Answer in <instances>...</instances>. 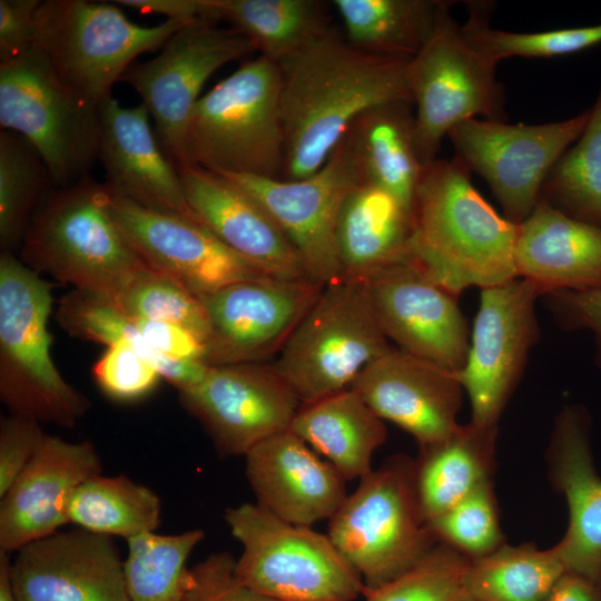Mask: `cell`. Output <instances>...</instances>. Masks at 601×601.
Masks as SVG:
<instances>
[{
	"mask_svg": "<svg viewBox=\"0 0 601 601\" xmlns=\"http://www.w3.org/2000/svg\"><path fill=\"white\" fill-rule=\"evenodd\" d=\"M408 61L365 52L334 26L279 61L285 137L282 179L298 180L316 173L352 121L368 108L413 101Z\"/></svg>",
	"mask_w": 601,
	"mask_h": 601,
	"instance_id": "cell-1",
	"label": "cell"
},
{
	"mask_svg": "<svg viewBox=\"0 0 601 601\" xmlns=\"http://www.w3.org/2000/svg\"><path fill=\"white\" fill-rule=\"evenodd\" d=\"M411 260L457 296L519 278L518 224L500 216L456 158L424 166L412 205Z\"/></svg>",
	"mask_w": 601,
	"mask_h": 601,
	"instance_id": "cell-2",
	"label": "cell"
},
{
	"mask_svg": "<svg viewBox=\"0 0 601 601\" xmlns=\"http://www.w3.org/2000/svg\"><path fill=\"white\" fill-rule=\"evenodd\" d=\"M110 190L87 176L55 187L20 246V259L76 289L117 300L148 265L128 243L109 213Z\"/></svg>",
	"mask_w": 601,
	"mask_h": 601,
	"instance_id": "cell-3",
	"label": "cell"
},
{
	"mask_svg": "<svg viewBox=\"0 0 601 601\" xmlns=\"http://www.w3.org/2000/svg\"><path fill=\"white\" fill-rule=\"evenodd\" d=\"M185 156L187 165L220 175L282 179L278 65L258 56L200 96L186 128Z\"/></svg>",
	"mask_w": 601,
	"mask_h": 601,
	"instance_id": "cell-4",
	"label": "cell"
},
{
	"mask_svg": "<svg viewBox=\"0 0 601 601\" xmlns=\"http://www.w3.org/2000/svg\"><path fill=\"white\" fill-rule=\"evenodd\" d=\"M52 287L13 253L0 255V398L40 424L75 427L91 407L51 357Z\"/></svg>",
	"mask_w": 601,
	"mask_h": 601,
	"instance_id": "cell-5",
	"label": "cell"
},
{
	"mask_svg": "<svg viewBox=\"0 0 601 601\" xmlns=\"http://www.w3.org/2000/svg\"><path fill=\"white\" fill-rule=\"evenodd\" d=\"M0 126L38 151L55 187L90 176L98 161L100 105L62 82L37 46L0 62Z\"/></svg>",
	"mask_w": 601,
	"mask_h": 601,
	"instance_id": "cell-6",
	"label": "cell"
},
{
	"mask_svg": "<svg viewBox=\"0 0 601 601\" xmlns=\"http://www.w3.org/2000/svg\"><path fill=\"white\" fill-rule=\"evenodd\" d=\"M224 519L242 545L237 578L276 601H353L364 582L327 534L288 523L256 503L227 508Z\"/></svg>",
	"mask_w": 601,
	"mask_h": 601,
	"instance_id": "cell-7",
	"label": "cell"
},
{
	"mask_svg": "<svg viewBox=\"0 0 601 601\" xmlns=\"http://www.w3.org/2000/svg\"><path fill=\"white\" fill-rule=\"evenodd\" d=\"M326 534L365 588L416 564L439 542L418 509L414 462L396 455L362 477L328 520Z\"/></svg>",
	"mask_w": 601,
	"mask_h": 601,
	"instance_id": "cell-8",
	"label": "cell"
},
{
	"mask_svg": "<svg viewBox=\"0 0 601 601\" xmlns=\"http://www.w3.org/2000/svg\"><path fill=\"white\" fill-rule=\"evenodd\" d=\"M189 23L142 27L112 1L45 0L35 17V46L62 82L100 105L138 56L162 48Z\"/></svg>",
	"mask_w": 601,
	"mask_h": 601,
	"instance_id": "cell-9",
	"label": "cell"
},
{
	"mask_svg": "<svg viewBox=\"0 0 601 601\" xmlns=\"http://www.w3.org/2000/svg\"><path fill=\"white\" fill-rule=\"evenodd\" d=\"M391 347L364 283L323 287L272 365L302 404L351 387Z\"/></svg>",
	"mask_w": 601,
	"mask_h": 601,
	"instance_id": "cell-10",
	"label": "cell"
},
{
	"mask_svg": "<svg viewBox=\"0 0 601 601\" xmlns=\"http://www.w3.org/2000/svg\"><path fill=\"white\" fill-rule=\"evenodd\" d=\"M442 1L432 33L407 65L415 115V144L423 166L436 159L442 139L459 124L483 116L504 118V93L495 66L465 41Z\"/></svg>",
	"mask_w": 601,
	"mask_h": 601,
	"instance_id": "cell-11",
	"label": "cell"
},
{
	"mask_svg": "<svg viewBox=\"0 0 601 601\" xmlns=\"http://www.w3.org/2000/svg\"><path fill=\"white\" fill-rule=\"evenodd\" d=\"M589 116L590 109L543 125L473 118L455 126L447 137L455 158L486 180L505 218L520 224L533 211L550 171L580 137Z\"/></svg>",
	"mask_w": 601,
	"mask_h": 601,
	"instance_id": "cell-12",
	"label": "cell"
},
{
	"mask_svg": "<svg viewBox=\"0 0 601 601\" xmlns=\"http://www.w3.org/2000/svg\"><path fill=\"white\" fill-rule=\"evenodd\" d=\"M254 51L236 29L199 20L178 30L152 59L132 63L120 78L141 97L177 169L187 166L185 134L201 88L223 66Z\"/></svg>",
	"mask_w": 601,
	"mask_h": 601,
	"instance_id": "cell-13",
	"label": "cell"
},
{
	"mask_svg": "<svg viewBox=\"0 0 601 601\" xmlns=\"http://www.w3.org/2000/svg\"><path fill=\"white\" fill-rule=\"evenodd\" d=\"M324 286L265 276L199 296L208 323L204 363H258L278 354Z\"/></svg>",
	"mask_w": 601,
	"mask_h": 601,
	"instance_id": "cell-14",
	"label": "cell"
},
{
	"mask_svg": "<svg viewBox=\"0 0 601 601\" xmlns=\"http://www.w3.org/2000/svg\"><path fill=\"white\" fill-rule=\"evenodd\" d=\"M541 294L520 277L481 289L467 357L456 372L471 402L472 423L497 426L538 336L534 304Z\"/></svg>",
	"mask_w": 601,
	"mask_h": 601,
	"instance_id": "cell-15",
	"label": "cell"
},
{
	"mask_svg": "<svg viewBox=\"0 0 601 601\" xmlns=\"http://www.w3.org/2000/svg\"><path fill=\"white\" fill-rule=\"evenodd\" d=\"M179 401L220 457L245 456L288 430L302 404L274 366L262 362L210 366L200 383L179 393Z\"/></svg>",
	"mask_w": 601,
	"mask_h": 601,
	"instance_id": "cell-16",
	"label": "cell"
},
{
	"mask_svg": "<svg viewBox=\"0 0 601 601\" xmlns=\"http://www.w3.org/2000/svg\"><path fill=\"white\" fill-rule=\"evenodd\" d=\"M221 176L248 193L273 217L296 248L311 279L324 285L339 280L337 220L345 198L358 185L341 144L316 173L303 179Z\"/></svg>",
	"mask_w": 601,
	"mask_h": 601,
	"instance_id": "cell-17",
	"label": "cell"
},
{
	"mask_svg": "<svg viewBox=\"0 0 601 601\" xmlns=\"http://www.w3.org/2000/svg\"><path fill=\"white\" fill-rule=\"evenodd\" d=\"M109 213L150 268L197 297L239 280L270 276L198 221L141 206L111 191Z\"/></svg>",
	"mask_w": 601,
	"mask_h": 601,
	"instance_id": "cell-18",
	"label": "cell"
},
{
	"mask_svg": "<svg viewBox=\"0 0 601 601\" xmlns=\"http://www.w3.org/2000/svg\"><path fill=\"white\" fill-rule=\"evenodd\" d=\"M365 285L384 335L398 349L452 372L463 367L469 328L456 296L431 280L411 257Z\"/></svg>",
	"mask_w": 601,
	"mask_h": 601,
	"instance_id": "cell-19",
	"label": "cell"
},
{
	"mask_svg": "<svg viewBox=\"0 0 601 601\" xmlns=\"http://www.w3.org/2000/svg\"><path fill=\"white\" fill-rule=\"evenodd\" d=\"M16 553L10 578L18 601H130L112 536L76 528Z\"/></svg>",
	"mask_w": 601,
	"mask_h": 601,
	"instance_id": "cell-20",
	"label": "cell"
},
{
	"mask_svg": "<svg viewBox=\"0 0 601 601\" xmlns=\"http://www.w3.org/2000/svg\"><path fill=\"white\" fill-rule=\"evenodd\" d=\"M382 418L411 434L420 447L457 427L462 386L456 372L391 346L368 363L351 385Z\"/></svg>",
	"mask_w": 601,
	"mask_h": 601,
	"instance_id": "cell-21",
	"label": "cell"
},
{
	"mask_svg": "<svg viewBox=\"0 0 601 601\" xmlns=\"http://www.w3.org/2000/svg\"><path fill=\"white\" fill-rule=\"evenodd\" d=\"M102 473L101 459L87 440L69 442L47 434L35 457L0 497V551L17 552L68 523L73 491Z\"/></svg>",
	"mask_w": 601,
	"mask_h": 601,
	"instance_id": "cell-22",
	"label": "cell"
},
{
	"mask_svg": "<svg viewBox=\"0 0 601 601\" xmlns=\"http://www.w3.org/2000/svg\"><path fill=\"white\" fill-rule=\"evenodd\" d=\"M150 118L144 104L122 107L114 97L100 104L98 161L105 169V184L112 194L141 206L200 223L188 204L179 170L162 149Z\"/></svg>",
	"mask_w": 601,
	"mask_h": 601,
	"instance_id": "cell-23",
	"label": "cell"
},
{
	"mask_svg": "<svg viewBox=\"0 0 601 601\" xmlns=\"http://www.w3.org/2000/svg\"><path fill=\"white\" fill-rule=\"evenodd\" d=\"M256 504L302 526L329 520L347 496L346 480L289 428L245 454Z\"/></svg>",
	"mask_w": 601,
	"mask_h": 601,
	"instance_id": "cell-24",
	"label": "cell"
},
{
	"mask_svg": "<svg viewBox=\"0 0 601 601\" xmlns=\"http://www.w3.org/2000/svg\"><path fill=\"white\" fill-rule=\"evenodd\" d=\"M179 170L197 219L231 250L270 276L309 278L288 237L248 193L226 177L187 165Z\"/></svg>",
	"mask_w": 601,
	"mask_h": 601,
	"instance_id": "cell-25",
	"label": "cell"
},
{
	"mask_svg": "<svg viewBox=\"0 0 601 601\" xmlns=\"http://www.w3.org/2000/svg\"><path fill=\"white\" fill-rule=\"evenodd\" d=\"M591 453L587 413L578 406L564 408L553 431L550 471L565 496L569 525L555 546L568 572L601 585V477Z\"/></svg>",
	"mask_w": 601,
	"mask_h": 601,
	"instance_id": "cell-26",
	"label": "cell"
},
{
	"mask_svg": "<svg viewBox=\"0 0 601 601\" xmlns=\"http://www.w3.org/2000/svg\"><path fill=\"white\" fill-rule=\"evenodd\" d=\"M518 276L542 293L601 286V227L574 218L540 198L518 224Z\"/></svg>",
	"mask_w": 601,
	"mask_h": 601,
	"instance_id": "cell-27",
	"label": "cell"
},
{
	"mask_svg": "<svg viewBox=\"0 0 601 601\" xmlns=\"http://www.w3.org/2000/svg\"><path fill=\"white\" fill-rule=\"evenodd\" d=\"M412 231V211L398 198L374 185H356L337 220L339 280L365 284L408 259Z\"/></svg>",
	"mask_w": 601,
	"mask_h": 601,
	"instance_id": "cell-28",
	"label": "cell"
},
{
	"mask_svg": "<svg viewBox=\"0 0 601 601\" xmlns=\"http://www.w3.org/2000/svg\"><path fill=\"white\" fill-rule=\"evenodd\" d=\"M413 101L396 100L358 115L342 137L358 184L381 187L411 211L422 165L415 144Z\"/></svg>",
	"mask_w": 601,
	"mask_h": 601,
	"instance_id": "cell-29",
	"label": "cell"
},
{
	"mask_svg": "<svg viewBox=\"0 0 601 601\" xmlns=\"http://www.w3.org/2000/svg\"><path fill=\"white\" fill-rule=\"evenodd\" d=\"M289 430L347 481L361 480L387 431L383 420L352 387L300 404Z\"/></svg>",
	"mask_w": 601,
	"mask_h": 601,
	"instance_id": "cell-30",
	"label": "cell"
},
{
	"mask_svg": "<svg viewBox=\"0 0 601 601\" xmlns=\"http://www.w3.org/2000/svg\"><path fill=\"white\" fill-rule=\"evenodd\" d=\"M496 435L497 426L470 422L446 439L420 447L414 486L425 523L490 480Z\"/></svg>",
	"mask_w": 601,
	"mask_h": 601,
	"instance_id": "cell-31",
	"label": "cell"
},
{
	"mask_svg": "<svg viewBox=\"0 0 601 601\" xmlns=\"http://www.w3.org/2000/svg\"><path fill=\"white\" fill-rule=\"evenodd\" d=\"M214 16L243 33L276 63L328 31L331 2L322 0H211Z\"/></svg>",
	"mask_w": 601,
	"mask_h": 601,
	"instance_id": "cell-32",
	"label": "cell"
},
{
	"mask_svg": "<svg viewBox=\"0 0 601 601\" xmlns=\"http://www.w3.org/2000/svg\"><path fill=\"white\" fill-rule=\"evenodd\" d=\"M442 1L333 0L345 39L373 55L412 59L432 33Z\"/></svg>",
	"mask_w": 601,
	"mask_h": 601,
	"instance_id": "cell-33",
	"label": "cell"
},
{
	"mask_svg": "<svg viewBox=\"0 0 601 601\" xmlns=\"http://www.w3.org/2000/svg\"><path fill=\"white\" fill-rule=\"evenodd\" d=\"M554 545L539 550L534 544L508 545L470 559L463 594L479 601H545L566 573Z\"/></svg>",
	"mask_w": 601,
	"mask_h": 601,
	"instance_id": "cell-34",
	"label": "cell"
},
{
	"mask_svg": "<svg viewBox=\"0 0 601 601\" xmlns=\"http://www.w3.org/2000/svg\"><path fill=\"white\" fill-rule=\"evenodd\" d=\"M161 503L148 486L126 475L96 474L82 482L67 504L68 523L98 534L128 540L156 531Z\"/></svg>",
	"mask_w": 601,
	"mask_h": 601,
	"instance_id": "cell-35",
	"label": "cell"
},
{
	"mask_svg": "<svg viewBox=\"0 0 601 601\" xmlns=\"http://www.w3.org/2000/svg\"><path fill=\"white\" fill-rule=\"evenodd\" d=\"M201 529L177 534L145 532L127 541L124 573L130 601H183L187 559L204 540Z\"/></svg>",
	"mask_w": 601,
	"mask_h": 601,
	"instance_id": "cell-36",
	"label": "cell"
},
{
	"mask_svg": "<svg viewBox=\"0 0 601 601\" xmlns=\"http://www.w3.org/2000/svg\"><path fill=\"white\" fill-rule=\"evenodd\" d=\"M55 188L38 151L20 135L0 130V247L13 253Z\"/></svg>",
	"mask_w": 601,
	"mask_h": 601,
	"instance_id": "cell-37",
	"label": "cell"
},
{
	"mask_svg": "<svg viewBox=\"0 0 601 601\" xmlns=\"http://www.w3.org/2000/svg\"><path fill=\"white\" fill-rule=\"evenodd\" d=\"M541 198L601 227V86L582 134L550 171Z\"/></svg>",
	"mask_w": 601,
	"mask_h": 601,
	"instance_id": "cell-38",
	"label": "cell"
},
{
	"mask_svg": "<svg viewBox=\"0 0 601 601\" xmlns=\"http://www.w3.org/2000/svg\"><path fill=\"white\" fill-rule=\"evenodd\" d=\"M461 27L467 45L490 63L511 57L550 58L578 52L601 42V22L594 26L510 32L489 23V4L471 3Z\"/></svg>",
	"mask_w": 601,
	"mask_h": 601,
	"instance_id": "cell-39",
	"label": "cell"
},
{
	"mask_svg": "<svg viewBox=\"0 0 601 601\" xmlns=\"http://www.w3.org/2000/svg\"><path fill=\"white\" fill-rule=\"evenodd\" d=\"M116 304L132 321L177 324L206 343L208 323L199 297L149 266L130 282Z\"/></svg>",
	"mask_w": 601,
	"mask_h": 601,
	"instance_id": "cell-40",
	"label": "cell"
},
{
	"mask_svg": "<svg viewBox=\"0 0 601 601\" xmlns=\"http://www.w3.org/2000/svg\"><path fill=\"white\" fill-rule=\"evenodd\" d=\"M56 319L69 335L106 346L126 338L152 365L161 356L116 302L102 295L73 288L60 298Z\"/></svg>",
	"mask_w": 601,
	"mask_h": 601,
	"instance_id": "cell-41",
	"label": "cell"
},
{
	"mask_svg": "<svg viewBox=\"0 0 601 601\" xmlns=\"http://www.w3.org/2000/svg\"><path fill=\"white\" fill-rule=\"evenodd\" d=\"M470 559L437 543L416 564L376 587L365 588L363 601H457Z\"/></svg>",
	"mask_w": 601,
	"mask_h": 601,
	"instance_id": "cell-42",
	"label": "cell"
},
{
	"mask_svg": "<svg viewBox=\"0 0 601 601\" xmlns=\"http://www.w3.org/2000/svg\"><path fill=\"white\" fill-rule=\"evenodd\" d=\"M426 525L437 542L469 559L484 556L503 544L490 480Z\"/></svg>",
	"mask_w": 601,
	"mask_h": 601,
	"instance_id": "cell-43",
	"label": "cell"
},
{
	"mask_svg": "<svg viewBox=\"0 0 601 601\" xmlns=\"http://www.w3.org/2000/svg\"><path fill=\"white\" fill-rule=\"evenodd\" d=\"M91 372L100 391L110 400L121 403L147 397L162 380L126 338L107 346Z\"/></svg>",
	"mask_w": 601,
	"mask_h": 601,
	"instance_id": "cell-44",
	"label": "cell"
},
{
	"mask_svg": "<svg viewBox=\"0 0 601 601\" xmlns=\"http://www.w3.org/2000/svg\"><path fill=\"white\" fill-rule=\"evenodd\" d=\"M227 551L207 555L189 570L183 601H276L246 587Z\"/></svg>",
	"mask_w": 601,
	"mask_h": 601,
	"instance_id": "cell-45",
	"label": "cell"
},
{
	"mask_svg": "<svg viewBox=\"0 0 601 601\" xmlns=\"http://www.w3.org/2000/svg\"><path fill=\"white\" fill-rule=\"evenodd\" d=\"M37 421L9 414L0 420V497L40 449L47 433Z\"/></svg>",
	"mask_w": 601,
	"mask_h": 601,
	"instance_id": "cell-46",
	"label": "cell"
},
{
	"mask_svg": "<svg viewBox=\"0 0 601 601\" xmlns=\"http://www.w3.org/2000/svg\"><path fill=\"white\" fill-rule=\"evenodd\" d=\"M41 0H0V62L35 46V17Z\"/></svg>",
	"mask_w": 601,
	"mask_h": 601,
	"instance_id": "cell-47",
	"label": "cell"
},
{
	"mask_svg": "<svg viewBox=\"0 0 601 601\" xmlns=\"http://www.w3.org/2000/svg\"><path fill=\"white\" fill-rule=\"evenodd\" d=\"M144 339L158 353L183 361L204 362L205 345L189 329L168 322L134 321Z\"/></svg>",
	"mask_w": 601,
	"mask_h": 601,
	"instance_id": "cell-48",
	"label": "cell"
},
{
	"mask_svg": "<svg viewBox=\"0 0 601 601\" xmlns=\"http://www.w3.org/2000/svg\"><path fill=\"white\" fill-rule=\"evenodd\" d=\"M550 294L566 325L593 333L601 356V286L582 290L563 289Z\"/></svg>",
	"mask_w": 601,
	"mask_h": 601,
	"instance_id": "cell-49",
	"label": "cell"
},
{
	"mask_svg": "<svg viewBox=\"0 0 601 601\" xmlns=\"http://www.w3.org/2000/svg\"><path fill=\"white\" fill-rule=\"evenodd\" d=\"M112 2L142 13L165 16L166 20L188 23L199 20L217 22L211 0H116Z\"/></svg>",
	"mask_w": 601,
	"mask_h": 601,
	"instance_id": "cell-50",
	"label": "cell"
},
{
	"mask_svg": "<svg viewBox=\"0 0 601 601\" xmlns=\"http://www.w3.org/2000/svg\"><path fill=\"white\" fill-rule=\"evenodd\" d=\"M545 601H601V585L577 573L566 572Z\"/></svg>",
	"mask_w": 601,
	"mask_h": 601,
	"instance_id": "cell-51",
	"label": "cell"
},
{
	"mask_svg": "<svg viewBox=\"0 0 601 601\" xmlns=\"http://www.w3.org/2000/svg\"><path fill=\"white\" fill-rule=\"evenodd\" d=\"M10 554L0 551V601H18L10 578Z\"/></svg>",
	"mask_w": 601,
	"mask_h": 601,
	"instance_id": "cell-52",
	"label": "cell"
},
{
	"mask_svg": "<svg viewBox=\"0 0 601 601\" xmlns=\"http://www.w3.org/2000/svg\"><path fill=\"white\" fill-rule=\"evenodd\" d=\"M457 601H479V600H475L470 597H466L465 594H462V597Z\"/></svg>",
	"mask_w": 601,
	"mask_h": 601,
	"instance_id": "cell-53",
	"label": "cell"
}]
</instances>
